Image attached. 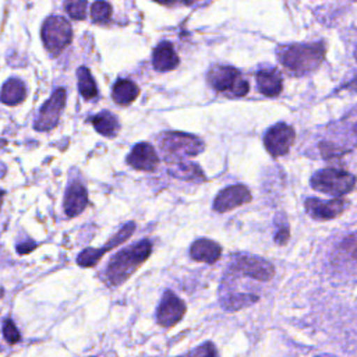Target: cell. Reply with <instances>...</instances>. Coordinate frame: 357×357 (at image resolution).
Here are the masks:
<instances>
[{
  "instance_id": "14",
  "label": "cell",
  "mask_w": 357,
  "mask_h": 357,
  "mask_svg": "<svg viewBox=\"0 0 357 357\" xmlns=\"http://www.w3.org/2000/svg\"><path fill=\"white\" fill-rule=\"evenodd\" d=\"M346 199L333 198L329 201H322L318 198H308L304 202L305 212L315 220H329L342 215L346 209Z\"/></svg>"
},
{
  "instance_id": "5",
  "label": "cell",
  "mask_w": 357,
  "mask_h": 357,
  "mask_svg": "<svg viewBox=\"0 0 357 357\" xmlns=\"http://www.w3.org/2000/svg\"><path fill=\"white\" fill-rule=\"evenodd\" d=\"M206 81L216 92L227 96L241 98L245 96L250 89L247 79H244L241 73L231 66H213L206 74Z\"/></svg>"
},
{
  "instance_id": "6",
  "label": "cell",
  "mask_w": 357,
  "mask_h": 357,
  "mask_svg": "<svg viewBox=\"0 0 357 357\" xmlns=\"http://www.w3.org/2000/svg\"><path fill=\"white\" fill-rule=\"evenodd\" d=\"M156 141L165 155L173 159L195 156L201 153L205 148V144L201 138L180 131L162 132Z\"/></svg>"
},
{
  "instance_id": "3",
  "label": "cell",
  "mask_w": 357,
  "mask_h": 357,
  "mask_svg": "<svg viewBox=\"0 0 357 357\" xmlns=\"http://www.w3.org/2000/svg\"><path fill=\"white\" fill-rule=\"evenodd\" d=\"M152 244L149 240H141L114 254L106 268V280L110 286H119L126 282L151 255Z\"/></svg>"
},
{
  "instance_id": "23",
  "label": "cell",
  "mask_w": 357,
  "mask_h": 357,
  "mask_svg": "<svg viewBox=\"0 0 357 357\" xmlns=\"http://www.w3.org/2000/svg\"><path fill=\"white\" fill-rule=\"evenodd\" d=\"M92 124L95 130L105 137H114L119 130V120L110 112H100L93 116Z\"/></svg>"
},
{
  "instance_id": "34",
  "label": "cell",
  "mask_w": 357,
  "mask_h": 357,
  "mask_svg": "<svg viewBox=\"0 0 357 357\" xmlns=\"http://www.w3.org/2000/svg\"><path fill=\"white\" fill-rule=\"evenodd\" d=\"M3 197H4V191L0 190V206H1V204H3Z\"/></svg>"
},
{
  "instance_id": "2",
  "label": "cell",
  "mask_w": 357,
  "mask_h": 357,
  "mask_svg": "<svg viewBox=\"0 0 357 357\" xmlns=\"http://www.w3.org/2000/svg\"><path fill=\"white\" fill-rule=\"evenodd\" d=\"M357 148V107L340 121L326 127L324 137L318 142L322 158L340 156Z\"/></svg>"
},
{
  "instance_id": "35",
  "label": "cell",
  "mask_w": 357,
  "mask_h": 357,
  "mask_svg": "<svg viewBox=\"0 0 357 357\" xmlns=\"http://www.w3.org/2000/svg\"><path fill=\"white\" fill-rule=\"evenodd\" d=\"M184 3H187V4H192V3H195V1H199V0H183Z\"/></svg>"
},
{
  "instance_id": "16",
  "label": "cell",
  "mask_w": 357,
  "mask_h": 357,
  "mask_svg": "<svg viewBox=\"0 0 357 357\" xmlns=\"http://www.w3.org/2000/svg\"><path fill=\"white\" fill-rule=\"evenodd\" d=\"M158 155L155 149L146 144V142H139L137 144L130 155L127 156V163L137 169V170H144V172H151L158 166Z\"/></svg>"
},
{
  "instance_id": "27",
  "label": "cell",
  "mask_w": 357,
  "mask_h": 357,
  "mask_svg": "<svg viewBox=\"0 0 357 357\" xmlns=\"http://www.w3.org/2000/svg\"><path fill=\"white\" fill-rule=\"evenodd\" d=\"M64 8L74 20H84L86 13V0H66Z\"/></svg>"
},
{
  "instance_id": "37",
  "label": "cell",
  "mask_w": 357,
  "mask_h": 357,
  "mask_svg": "<svg viewBox=\"0 0 357 357\" xmlns=\"http://www.w3.org/2000/svg\"><path fill=\"white\" fill-rule=\"evenodd\" d=\"M354 56H356V59H357V47H356V52H354Z\"/></svg>"
},
{
  "instance_id": "17",
  "label": "cell",
  "mask_w": 357,
  "mask_h": 357,
  "mask_svg": "<svg viewBox=\"0 0 357 357\" xmlns=\"http://www.w3.org/2000/svg\"><path fill=\"white\" fill-rule=\"evenodd\" d=\"M86 204H88V194L85 187L81 183L70 184L68 188L66 190L64 202H63L66 215L70 218L79 215L85 209Z\"/></svg>"
},
{
  "instance_id": "26",
  "label": "cell",
  "mask_w": 357,
  "mask_h": 357,
  "mask_svg": "<svg viewBox=\"0 0 357 357\" xmlns=\"http://www.w3.org/2000/svg\"><path fill=\"white\" fill-rule=\"evenodd\" d=\"M91 17H92V21L93 22H98V24H105L110 20L112 17V7L109 3L106 1H95L91 7Z\"/></svg>"
},
{
  "instance_id": "28",
  "label": "cell",
  "mask_w": 357,
  "mask_h": 357,
  "mask_svg": "<svg viewBox=\"0 0 357 357\" xmlns=\"http://www.w3.org/2000/svg\"><path fill=\"white\" fill-rule=\"evenodd\" d=\"M178 357H218V351H216V347L213 346V343L206 342V343H202V344L197 346L195 349L190 350L188 353L178 356Z\"/></svg>"
},
{
  "instance_id": "9",
  "label": "cell",
  "mask_w": 357,
  "mask_h": 357,
  "mask_svg": "<svg viewBox=\"0 0 357 357\" xmlns=\"http://www.w3.org/2000/svg\"><path fill=\"white\" fill-rule=\"evenodd\" d=\"M227 272L238 275V276L251 278V279L259 280V282H266L273 278L275 268L271 262H268L266 259L259 258V257L236 255L231 259Z\"/></svg>"
},
{
  "instance_id": "12",
  "label": "cell",
  "mask_w": 357,
  "mask_h": 357,
  "mask_svg": "<svg viewBox=\"0 0 357 357\" xmlns=\"http://www.w3.org/2000/svg\"><path fill=\"white\" fill-rule=\"evenodd\" d=\"M185 312V304L173 291L166 290L156 310V322L163 328L176 325Z\"/></svg>"
},
{
  "instance_id": "18",
  "label": "cell",
  "mask_w": 357,
  "mask_h": 357,
  "mask_svg": "<svg viewBox=\"0 0 357 357\" xmlns=\"http://www.w3.org/2000/svg\"><path fill=\"white\" fill-rule=\"evenodd\" d=\"M257 88L265 96H278L283 89V78L276 68H265L257 73Z\"/></svg>"
},
{
  "instance_id": "19",
  "label": "cell",
  "mask_w": 357,
  "mask_h": 357,
  "mask_svg": "<svg viewBox=\"0 0 357 357\" xmlns=\"http://www.w3.org/2000/svg\"><path fill=\"white\" fill-rule=\"evenodd\" d=\"M222 254V247L209 238H198L191 244L190 255L194 261L213 264L219 259Z\"/></svg>"
},
{
  "instance_id": "21",
  "label": "cell",
  "mask_w": 357,
  "mask_h": 357,
  "mask_svg": "<svg viewBox=\"0 0 357 357\" xmlns=\"http://www.w3.org/2000/svg\"><path fill=\"white\" fill-rule=\"evenodd\" d=\"M25 98H26V88L21 79L10 78L4 82L0 92V100L4 105L15 106L22 103Z\"/></svg>"
},
{
  "instance_id": "32",
  "label": "cell",
  "mask_w": 357,
  "mask_h": 357,
  "mask_svg": "<svg viewBox=\"0 0 357 357\" xmlns=\"http://www.w3.org/2000/svg\"><path fill=\"white\" fill-rule=\"evenodd\" d=\"M346 89H351V91H357V77H354L351 81H349L346 85H344Z\"/></svg>"
},
{
  "instance_id": "8",
  "label": "cell",
  "mask_w": 357,
  "mask_h": 357,
  "mask_svg": "<svg viewBox=\"0 0 357 357\" xmlns=\"http://www.w3.org/2000/svg\"><path fill=\"white\" fill-rule=\"evenodd\" d=\"M332 269L342 276L357 275V231L346 236L331 254Z\"/></svg>"
},
{
  "instance_id": "31",
  "label": "cell",
  "mask_w": 357,
  "mask_h": 357,
  "mask_svg": "<svg viewBox=\"0 0 357 357\" xmlns=\"http://www.w3.org/2000/svg\"><path fill=\"white\" fill-rule=\"evenodd\" d=\"M35 247H36L35 243H29V244H28V243H24V244H20V245L17 247V250H18L20 254H26V252L32 251Z\"/></svg>"
},
{
  "instance_id": "24",
  "label": "cell",
  "mask_w": 357,
  "mask_h": 357,
  "mask_svg": "<svg viewBox=\"0 0 357 357\" xmlns=\"http://www.w3.org/2000/svg\"><path fill=\"white\" fill-rule=\"evenodd\" d=\"M77 77H78V89L82 98L85 99L95 98L98 95V88L89 70L86 67H79L77 70Z\"/></svg>"
},
{
  "instance_id": "29",
  "label": "cell",
  "mask_w": 357,
  "mask_h": 357,
  "mask_svg": "<svg viewBox=\"0 0 357 357\" xmlns=\"http://www.w3.org/2000/svg\"><path fill=\"white\" fill-rule=\"evenodd\" d=\"M3 335H4V339L7 340L8 344H14V343L20 342V339H21L20 332H18L17 326L13 324L11 319H4V322H3Z\"/></svg>"
},
{
  "instance_id": "30",
  "label": "cell",
  "mask_w": 357,
  "mask_h": 357,
  "mask_svg": "<svg viewBox=\"0 0 357 357\" xmlns=\"http://www.w3.org/2000/svg\"><path fill=\"white\" fill-rule=\"evenodd\" d=\"M289 236H290V231H289L287 225H282V226L278 229L276 234H275V243H276V244L283 245V244H286V243H287Z\"/></svg>"
},
{
  "instance_id": "25",
  "label": "cell",
  "mask_w": 357,
  "mask_h": 357,
  "mask_svg": "<svg viewBox=\"0 0 357 357\" xmlns=\"http://www.w3.org/2000/svg\"><path fill=\"white\" fill-rule=\"evenodd\" d=\"M172 174H174L176 177L184 178V180H205L202 170L190 162H177L176 165H173L172 167Z\"/></svg>"
},
{
  "instance_id": "22",
  "label": "cell",
  "mask_w": 357,
  "mask_h": 357,
  "mask_svg": "<svg viewBox=\"0 0 357 357\" xmlns=\"http://www.w3.org/2000/svg\"><path fill=\"white\" fill-rule=\"evenodd\" d=\"M138 95H139V88L132 81L124 79V78L117 79L112 91L113 100L121 106L132 103L138 98Z\"/></svg>"
},
{
  "instance_id": "15",
  "label": "cell",
  "mask_w": 357,
  "mask_h": 357,
  "mask_svg": "<svg viewBox=\"0 0 357 357\" xmlns=\"http://www.w3.org/2000/svg\"><path fill=\"white\" fill-rule=\"evenodd\" d=\"M251 201V192L245 185L236 184L223 188L213 201L216 212H227Z\"/></svg>"
},
{
  "instance_id": "4",
  "label": "cell",
  "mask_w": 357,
  "mask_h": 357,
  "mask_svg": "<svg viewBox=\"0 0 357 357\" xmlns=\"http://www.w3.org/2000/svg\"><path fill=\"white\" fill-rule=\"evenodd\" d=\"M310 185L319 192L340 198L354 188L356 177L343 169L325 167L312 174Z\"/></svg>"
},
{
  "instance_id": "10",
  "label": "cell",
  "mask_w": 357,
  "mask_h": 357,
  "mask_svg": "<svg viewBox=\"0 0 357 357\" xmlns=\"http://www.w3.org/2000/svg\"><path fill=\"white\" fill-rule=\"evenodd\" d=\"M296 138L294 128L286 123H278L268 128L264 135V145L273 158L286 155Z\"/></svg>"
},
{
  "instance_id": "33",
  "label": "cell",
  "mask_w": 357,
  "mask_h": 357,
  "mask_svg": "<svg viewBox=\"0 0 357 357\" xmlns=\"http://www.w3.org/2000/svg\"><path fill=\"white\" fill-rule=\"evenodd\" d=\"M153 1L159 3L162 6H172V4H174V0H153Z\"/></svg>"
},
{
  "instance_id": "7",
  "label": "cell",
  "mask_w": 357,
  "mask_h": 357,
  "mask_svg": "<svg viewBox=\"0 0 357 357\" xmlns=\"http://www.w3.org/2000/svg\"><path fill=\"white\" fill-rule=\"evenodd\" d=\"M40 38L46 50L52 56H57L71 43L73 29L66 18L60 15H52L45 20L40 29Z\"/></svg>"
},
{
  "instance_id": "13",
  "label": "cell",
  "mask_w": 357,
  "mask_h": 357,
  "mask_svg": "<svg viewBox=\"0 0 357 357\" xmlns=\"http://www.w3.org/2000/svg\"><path fill=\"white\" fill-rule=\"evenodd\" d=\"M134 229H135V225L132 222H130V223L124 225L119 230V233H116L103 248H100V250H98V248H84L77 257V264L79 266H84V268H91V266L96 265L99 262V259L103 257L105 252H107L109 250L114 248L116 245L124 243L134 233Z\"/></svg>"
},
{
  "instance_id": "20",
  "label": "cell",
  "mask_w": 357,
  "mask_h": 357,
  "mask_svg": "<svg viewBox=\"0 0 357 357\" xmlns=\"http://www.w3.org/2000/svg\"><path fill=\"white\" fill-rule=\"evenodd\" d=\"M178 56L170 42H160L152 53V64L158 71H170L178 66Z\"/></svg>"
},
{
  "instance_id": "11",
  "label": "cell",
  "mask_w": 357,
  "mask_h": 357,
  "mask_svg": "<svg viewBox=\"0 0 357 357\" xmlns=\"http://www.w3.org/2000/svg\"><path fill=\"white\" fill-rule=\"evenodd\" d=\"M64 105H66V89L57 88L40 107L33 127L39 131H47L54 128L59 123Z\"/></svg>"
},
{
  "instance_id": "36",
  "label": "cell",
  "mask_w": 357,
  "mask_h": 357,
  "mask_svg": "<svg viewBox=\"0 0 357 357\" xmlns=\"http://www.w3.org/2000/svg\"><path fill=\"white\" fill-rule=\"evenodd\" d=\"M317 357H335V356H331V354H321V356H317Z\"/></svg>"
},
{
  "instance_id": "1",
  "label": "cell",
  "mask_w": 357,
  "mask_h": 357,
  "mask_svg": "<svg viewBox=\"0 0 357 357\" xmlns=\"http://www.w3.org/2000/svg\"><path fill=\"white\" fill-rule=\"evenodd\" d=\"M276 56L289 74L303 75L315 71L322 64L325 45L322 42L284 45L276 49Z\"/></svg>"
}]
</instances>
